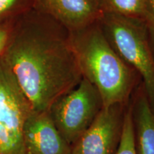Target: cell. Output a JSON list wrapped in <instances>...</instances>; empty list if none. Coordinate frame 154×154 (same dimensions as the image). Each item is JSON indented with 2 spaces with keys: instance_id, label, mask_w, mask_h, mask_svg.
Segmentation results:
<instances>
[{
  "instance_id": "30bf717a",
  "label": "cell",
  "mask_w": 154,
  "mask_h": 154,
  "mask_svg": "<svg viewBox=\"0 0 154 154\" xmlns=\"http://www.w3.org/2000/svg\"><path fill=\"white\" fill-rule=\"evenodd\" d=\"M103 13L144 21L147 0H99Z\"/></svg>"
},
{
  "instance_id": "4fadbf2b",
  "label": "cell",
  "mask_w": 154,
  "mask_h": 154,
  "mask_svg": "<svg viewBox=\"0 0 154 154\" xmlns=\"http://www.w3.org/2000/svg\"><path fill=\"white\" fill-rule=\"evenodd\" d=\"M143 22L147 29L150 45L154 55V0H147Z\"/></svg>"
},
{
  "instance_id": "8992f818",
  "label": "cell",
  "mask_w": 154,
  "mask_h": 154,
  "mask_svg": "<svg viewBox=\"0 0 154 154\" xmlns=\"http://www.w3.org/2000/svg\"><path fill=\"white\" fill-rule=\"evenodd\" d=\"M122 104L103 108L72 146V154H114L120 140Z\"/></svg>"
},
{
  "instance_id": "277c9868",
  "label": "cell",
  "mask_w": 154,
  "mask_h": 154,
  "mask_svg": "<svg viewBox=\"0 0 154 154\" xmlns=\"http://www.w3.org/2000/svg\"><path fill=\"white\" fill-rule=\"evenodd\" d=\"M32 110L16 77L0 56V154H26L24 127Z\"/></svg>"
},
{
  "instance_id": "5bb4252c",
  "label": "cell",
  "mask_w": 154,
  "mask_h": 154,
  "mask_svg": "<svg viewBox=\"0 0 154 154\" xmlns=\"http://www.w3.org/2000/svg\"><path fill=\"white\" fill-rule=\"evenodd\" d=\"M17 19L0 22V56L5 51Z\"/></svg>"
},
{
  "instance_id": "8fae6325",
  "label": "cell",
  "mask_w": 154,
  "mask_h": 154,
  "mask_svg": "<svg viewBox=\"0 0 154 154\" xmlns=\"http://www.w3.org/2000/svg\"><path fill=\"white\" fill-rule=\"evenodd\" d=\"M114 154H137L134 116L131 110L125 113L120 140Z\"/></svg>"
},
{
  "instance_id": "ba28073f",
  "label": "cell",
  "mask_w": 154,
  "mask_h": 154,
  "mask_svg": "<svg viewBox=\"0 0 154 154\" xmlns=\"http://www.w3.org/2000/svg\"><path fill=\"white\" fill-rule=\"evenodd\" d=\"M33 9L72 32L91 25L103 14L99 0H34Z\"/></svg>"
},
{
  "instance_id": "3957f363",
  "label": "cell",
  "mask_w": 154,
  "mask_h": 154,
  "mask_svg": "<svg viewBox=\"0 0 154 154\" xmlns=\"http://www.w3.org/2000/svg\"><path fill=\"white\" fill-rule=\"evenodd\" d=\"M99 23L115 51L139 74L154 113V55L144 22L103 13Z\"/></svg>"
},
{
  "instance_id": "52a82bcc",
  "label": "cell",
  "mask_w": 154,
  "mask_h": 154,
  "mask_svg": "<svg viewBox=\"0 0 154 154\" xmlns=\"http://www.w3.org/2000/svg\"><path fill=\"white\" fill-rule=\"evenodd\" d=\"M26 154H72V148L58 131L49 111H32L24 127Z\"/></svg>"
},
{
  "instance_id": "5b68a950",
  "label": "cell",
  "mask_w": 154,
  "mask_h": 154,
  "mask_svg": "<svg viewBox=\"0 0 154 154\" xmlns=\"http://www.w3.org/2000/svg\"><path fill=\"white\" fill-rule=\"evenodd\" d=\"M103 108L99 92L83 77L74 89L55 101L49 112L58 131L72 148Z\"/></svg>"
},
{
  "instance_id": "9c48e42d",
  "label": "cell",
  "mask_w": 154,
  "mask_h": 154,
  "mask_svg": "<svg viewBox=\"0 0 154 154\" xmlns=\"http://www.w3.org/2000/svg\"><path fill=\"white\" fill-rule=\"evenodd\" d=\"M134 106V127L137 154H154V113L143 84L138 87Z\"/></svg>"
},
{
  "instance_id": "7c38bea8",
  "label": "cell",
  "mask_w": 154,
  "mask_h": 154,
  "mask_svg": "<svg viewBox=\"0 0 154 154\" xmlns=\"http://www.w3.org/2000/svg\"><path fill=\"white\" fill-rule=\"evenodd\" d=\"M34 0H0V22L18 18L33 9Z\"/></svg>"
},
{
  "instance_id": "6da1fadb",
  "label": "cell",
  "mask_w": 154,
  "mask_h": 154,
  "mask_svg": "<svg viewBox=\"0 0 154 154\" xmlns=\"http://www.w3.org/2000/svg\"><path fill=\"white\" fill-rule=\"evenodd\" d=\"M2 56L35 111H49L83 79L69 31L34 9L16 19Z\"/></svg>"
},
{
  "instance_id": "7a4b0ae2",
  "label": "cell",
  "mask_w": 154,
  "mask_h": 154,
  "mask_svg": "<svg viewBox=\"0 0 154 154\" xmlns=\"http://www.w3.org/2000/svg\"><path fill=\"white\" fill-rule=\"evenodd\" d=\"M69 34L82 76L99 92L103 108L123 104L141 78L115 51L99 21Z\"/></svg>"
}]
</instances>
